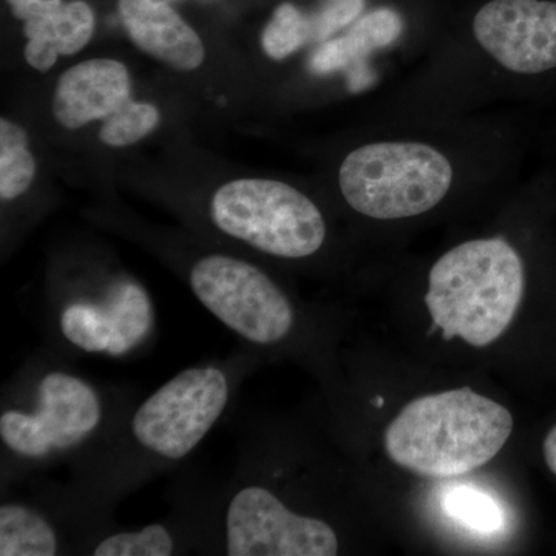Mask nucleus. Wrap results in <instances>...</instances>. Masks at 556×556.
Listing matches in <instances>:
<instances>
[{
  "mask_svg": "<svg viewBox=\"0 0 556 556\" xmlns=\"http://www.w3.org/2000/svg\"><path fill=\"white\" fill-rule=\"evenodd\" d=\"M207 217L226 239L280 262H308L329 243L320 203L283 179H232L215 190Z\"/></svg>",
  "mask_w": 556,
  "mask_h": 556,
  "instance_id": "8",
  "label": "nucleus"
},
{
  "mask_svg": "<svg viewBox=\"0 0 556 556\" xmlns=\"http://www.w3.org/2000/svg\"><path fill=\"white\" fill-rule=\"evenodd\" d=\"M556 97V0H481L457 16L369 121L452 118Z\"/></svg>",
  "mask_w": 556,
  "mask_h": 556,
  "instance_id": "2",
  "label": "nucleus"
},
{
  "mask_svg": "<svg viewBox=\"0 0 556 556\" xmlns=\"http://www.w3.org/2000/svg\"><path fill=\"white\" fill-rule=\"evenodd\" d=\"M47 346L7 383L0 404L2 489L100 447L137 402L83 375Z\"/></svg>",
  "mask_w": 556,
  "mask_h": 556,
  "instance_id": "4",
  "label": "nucleus"
},
{
  "mask_svg": "<svg viewBox=\"0 0 556 556\" xmlns=\"http://www.w3.org/2000/svg\"><path fill=\"white\" fill-rule=\"evenodd\" d=\"M252 367L249 354L192 365L135 402L100 447L72 464L70 493L102 521L116 504L185 463L226 415Z\"/></svg>",
  "mask_w": 556,
  "mask_h": 556,
  "instance_id": "3",
  "label": "nucleus"
},
{
  "mask_svg": "<svg viewBox=\"0 0 556 556\" xmlns=\"http://www.w3.org/2000/svg\"><path fill=\"white\" fill-rule=\"evenodd\" d=\"M529 258L507 228L459 241L427 270L426 305L445 340L482 348L500 339L517 316Z\"/></svg>",
  "mask_w": 556,
  "mask_h": 556,
  "instance_id": "5",
  "label": "nucleus"
},
{
  "mask_svg": "<svg viewBox=\"0 0 556 556\" xmlns=\"http://www.w3.org/2000/svg\"><path fill=\"white\" fill-rule=\"evenodd\" d=\"M372 404H375V405H376V407H382V405H383V401H382V399H380V397H376V399H375V402H372Z\"/></svg>",
  "mask_w": 556,
  "mask_h": 556,
  "instance_id": "21",
  "label": "nucleus"
},
{
  "mask_svg": "<svg viewBox=\"0 0 556 556\" xmlns=\"http://www.w3.org/2000/svg\"><path fill=\"white\" fill-rule=\"evenodd\" d=\"M544 457L552 473L556 475V427L552 428L544 441Z\"/></svg>",
  "mask_w": 556,
  "mask_h": 556,
  "instance_id": "20",
  "label": "nucleus"
},
{
  "mask_svg": "<svg viewBox=\"0 0 556 556\" xmlns=\"http://www.w3.org/2000/svg\"><path fill=\"white\" fill-rule=\"evenodd\" d=\"M316 46L313 7L305 10L291 0L278 3L262 33V49L266 56L274 62H285Z\"/></svg>",
  "mask_w": 556,
  "mask_h": 556,
  "instance_id": "15",
  "label": "nucleus"
},
{
  "mask_svg": "<svg viewBox=\"0 0 556 556\" xmlns=\"http://www.w3.org/2000/svg\"><path fill=\"white\" fill-rule=\"evenodd\" d=\"M43 314L47 346L68 357H130L155 339V302L129 274L54 287Z\"/></svg>",
  "mask_w": 556,
  "mask_h": 556,
  "instance_id": "7",
  "label": "nucleus"
},
{
  "mask_svg": "<svg viewBox=\"0 0 556 556\" xmlns=\"http://www.w3.org/2000/svg\"><path fill=\"white\" fill-rule=\"evenodd\" d=\"M36 175L35 156L28 149L27 131L10 119H0V200L21 199L30 190Z\"/></svg>",
  "mask_w": 556,
  "mask_h": 556,
  "instance_id": "16",
  "label": "nucleus"
},
{
  "mask_svg": "<svg viewBox=\"0 0 556 556\" xmlns=\"http://www.w3.org/2000/svg\"><path fill=\"white\" fill-rule=\"evenodd\" d=\"M181 0H118L119 20L131 42L178 72H193L206 60L199 33L175 9Z\"/></svg>",
  "mask_w": 556,
  "mask_h": 556,
  "instance_id": "12",
  "label": "nucleus"
},
{
  "mask_svg": "<svg viewBox=\"0 0 556 556\" xmlns=\"http://www.w3.org/2000/svg\"><path fill=\"white\" fill-rule=\"evenodd\" d=\"M11 13L21 22H30L46 17L60 9L64 0H5Z\"/></svg>",
  "mask_w": 556,
  "mask_h": 556,
  "instance_id": "19",
  "label": "nucleus"
},
{
  "mask_svg": "<svg viewBox=\"0 0 556 556\" xmlns=\"http://www.w3.org/2000/svg\"><path fill=\"white\" fill-rule=\"evenodd\" d=\"M160 110L150 102L130 100L102 121L101 141L109 148L137 144L159 127Z\"/></svg>",
  "mask_w": 556,
  "mask_h": 556,
  "instance_id": "18",
  "label": "nucleus"
},
{
  "mask_svg": "<svg viewBox=\"0 0 556 556\" xmlns=\"http://www.w3.org/2000/svg\"><path fill=\"white\" fill-rule=\"evenodd\" d=\"M201 554L200 522L186 495L177 510L161 521L141 527L113 526L87 547L90 556H174Z\"/></svg>",
  "mask_w": 556,
  "mask_h": 556,
  "instance_id": "13",
  "label": "nucleus"
},
{
  "mask_svg": "<svg viewBox=\"0 0 556 556\" xmlns=\"http://www.w3.org/2000/svg\"><path fill=\"white\" fill-rule=\"evenodd\" d=\"M514 431L510 412L470 388L415 399L388 426L386 450L399 467L455 478L485 466Z\"/></svg>",
  "mask_w": 556,
  "mask_h": 556,
  "instance_id": "6",
  "label": "nucleus"
},
{
  "mask_svg": "<svg viewBox=\"0 0 556 556\" xmlns=\"http://www.w3.org/2000/svg\"><path fill=\"white\" fill-rule=\"evenodd\" d=\"M445 514L473 532L495 533L503 529L504 511L489 493L470 485L450 486L444 493Z\"/></svg>",
  "mask_w": 556,
  "mask_h": 556,
  "instance_id": "17",
  "label": "nucleus"
},
{
  "mask_svg": "<svg viewBox=\"0 0 556 556\" xmlns=\"http://www.w3.org/2000/svg\"><path fill=\"white\" fill-rule=\"evenodd\" d=\"M131 98L129 70L115 60H89L62 73L54 89L51 112L68 130L108 119Z\"/></svg>",
  "mask_w": 556,
  "mask_h": 556,
  "instance_id": "11",
  "label": "nucleus"
},
{
  "mask_svg": "<svg viewBox=\"0 0 556 556\" xmlns=\"http://www.w3.org/2000/svg\"><path fill=\"white\" fill-rule=\"evenodd\" d=\"M113 526L87 514L67 485L38 482L28 495L2 492L0 556L86 555Z\"/></svg>",
  "mask_w": 556,
  "mask_h": 556,
  "instance_id": "10",
  "label": "nucleus"
},
{
  "mask_svg": "<svg viewBox=\"0 0 556 556\" xmlns=\"http://www.w3.org/2000/svg\"><path fill=\"white\" fill-rule=\"evenodd\" d=\"M94 28L97 16L86 0L64 2L46 17L25 22V60L31 68L47 73L60 56L79 53L93 38Z\"/></svg>",
  "mask_w": 556,
  "mask_h": 556,
  "instance_id": "14",
  "label": "nucleus"
},
{
  "mask_svg": "<svg viewBox=\"0 0 556 556\" xmlns=\"http://www.w3.org/2000/svg\"><path fill=\"white\" fill-rule=\"evenodd\" d=\"M538 141L527 113L369 121L332 163L336 195L357 218L405 225L511 195Z\"/></svg>",
  "mask_w": 556,
  "mask_h": 556,
  "instance_id": "1",
  "label": "nucleus"
},
{
  "mask_svg": "<svg viewBox=\"0 0 556 556\" xmlns=\"http://www.w3.org/2000/svg\"><path fill=\"white\" fill-rule=\"evenodd\" d=\"M186 281L200 305L257 350L287 343L299 325L288 292L251 260L208 251L190 258Z\"/></svg>",
  "mask_w": 556,
  "mask_h": 556,
  "instance_id": "9",
  "label": "nucleus"
}]
</instances>
